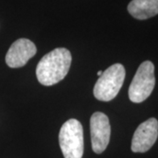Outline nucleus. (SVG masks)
I'll use <instances>...</instances> for the list:
<instances>
[{
  "label": "nucleus",
  "instance_id": "obj_5",
  "mask_svg": "<svg viewBox=\"0 0 158 158\" xmlns=\"http://www.w3.org/2000/svg\"><path fill=\"white\" fill-rule=\"evenodd\" d=\"M91 147L96 154H101L107 148L111 136L109 118L105 113H94L90 117Z\"/></svg>",
  "mask_w": 158,
  "mask_h": 158
},
{
  "label": "nucleus",
  "instance_id": "obj_4",
  "mask_svg": "<svg viewBox=\"0 0 158 158\" xmlns=\"http://www.w3.org/2000/svg\"><path fill=\"white\" fill-rule=\"evenodd\" d=\"M156 85L155 66L150 61H145L139 66L129 86L128 96L134 103H141L146 100Z\"/></svg>",
  "mask_w": 158,
  "mask_h": 158
},
{
  "label": "nucleus",
  "instance_id": "obj_2",
  "mask_svg": "<svg viewBox=\"0 0 158 158\" xmlns=\"http://www.w3.org/2000/svg\"><path fill=\"white\" fill-rule=\"evenodd\" d=\"M126 70L120 63H115L106 69L98 79L93 94L100 101H111L118 95L124 83Z\"/></svg>",
  "mask_w": 158,
  "mask_h": 158
},
{
  "label": "nucleus",
  "instance_id": "obj_6",
  "mask_svg": "<svg viewBox=\"0 0 158 158\" xmlns=\"http://www.w3.org/2000/svg\"><path fill=\"white\" fill-rule=\"evenodd\" d=\"M158 137V121L150 118L142 122L135 130L131 144V149L135 153H144L149 150Z\"/></svg>",
  "mask_w": 158,
  "mask_h": 158
},
{
  "label": "nucleus",
  "instance_id": "obj_8",
  "mask_svg": "<svg viewBox=\"0 0 158 158\" xmlns=\"http://www.w3.org/2000/svg\"><path fill=\"white\" fill-rule=\"evenodd\" d=\"M127 11L137 19H148L158 14V0H132Z\"/></svg>",
  "mask_w": 158,
  "mask_h": 158
},
{
  "label": "nucleus",
  "instance_id": "obj_7",
  "mask_svg": "<svg viewBox=\"0 0 158 158\" xmlns=\"http://www.w3.org/2000/svg\"><path fill=\"white\" fill-rule=\"evenodd\" d=\"M37 52L36 46L28 39L17 40L10 47L6 56V64L10 68H20L27 64V62Z\"/></svg>",
  "mask_w": 158,
  "mask_h": 158
},
{
  "label": "nucleus",
  "instance_id": "obj_1",
  "mask_svg": "<svg viewBox=\"0 0 158 158\" xmlns=\"http://www.w3.org/2000/svg\"><path fill=\"white\" fill-rule=\"evenodd\" d=\"M71 60L70 52L64 48H58L48 53L37 65L36 76L38 81L45 86L59 83L68 74Z\"/></svg>",
  "mask_w": 158,
  "mask_h": 158
},
{
  "label": "nucleus",
  "instance_id": "obj_9",
  "mask_svg": "<svg viewBox=\"0 0 158 158\" xmlns=\"http://www.w3.org/2000/svg\"><path fill=\"white\" fill-rule=\"evenodd\" d=\"M102 73H103V71H102V70H98V73H97V75H98V77H100V76L102 75Z\"/></svg>",
  "mask_w": 158,
  "mask_h": 158
},
{
  "label": "nucleus",
  "instance_id": "obj_3",
  "mask_svg": "<svg viewBox=\"0 0 158 158\" xmlns=\"http://www.w3.org/2000/svg\"><path fill=\"white\" fill-rule=\"evenodd\" d=\"M59 143L64 158H82L84 155L83 126L76 118L62 125L59 133Z\"/></svg>",
  "mask_w": 158,
  "mask_h": 158
}]
</instances>
